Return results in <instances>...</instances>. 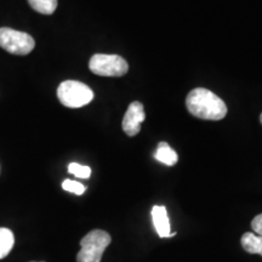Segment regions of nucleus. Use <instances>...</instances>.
<instances>
[{"mask_svg": "<svg viewBox=\"0 0 262 262\" xmlns=\"http://www.w3.org/2000/svg\"><path fill=\"white\" fill-rule=\"evenodd\" d=\"M146 119V113L143 104L135 101L127 108L125 116L123 118V130L127 136H135L141 131V123Z\"/></svg>", "mask_w": 262, "mask_h": 262, "instance_id": "423d86ee", "label": "nucleus"}, {"mask_svg": "<svg viewBox=\"0 0 262 262\" xmlns=\"http://www.w3.org/2000/svg\"><path fill=\"white\" fill-rule=\"evenodd\" d=\"M35 47V41L31 35L25 32L3 27L0 28V48L10 54L28 55Z\"/></svg>", "mask_w": 262, "mask_h": 262, "instance_id": "39448f33", "label": "nucleus"}, {"mask_svg": "<svg viewBox=\"0 0 262 262\" xmlns=\"http://www.w3.org/2000/svg\"><path fill=\"white\" fill-rule=\"evenodd\" d=\"M112 238L102 229H94L80 241V251L77 255V262H101L106 248Z\"/></svg>", "mask_w": 262, "mask_h": 262, "instance_id": "f03ea898", "label": "nucleus"}, {"mask_svg": "<svg viewBox=\"0 0 262 262\" xmlns=\"http://www.w3.org/2000/svg\"><path fill=\"white\" fill-rule=\"evenodd\" d=\"M89 68L94 74L101 77H123L129 71V64L119 55L96 54L91 57Z\"/></svg>", "mask_w": 262, "mask_h": 262, "instance_id": "20e7f679", "label": "nucleus"}, {"mask_svg": "<svg viewBox=\"0 0 262 262\" xmlns=\"http://www.w3.org/2000/svg\"><path fill=\"white\" fill-rule=\"evenodd\" d=\"M251 228L255 232V234L261 235L262 237V214L255 216L251 221Z\"/></svg>", "mask_w": 262, "mask_h": 262, "instance_id": "4468645a", "label": "nucleus"}, {"mask_svg": "<svg viewBox=\"0 0 262 262\" xmlns=\"http://www.w3.org/2000/svg\"><path fill=\"white\" fill-rule=\"evenodd\" d=\"M155 158L158 162L165 164L168 166H172L178 163L179 156L166 142H159L158 148L155 153Z\"/></svg>", "mask_w": 262, "mask_h": 262, "instance_id": "6e6552de", "label": "nucleus"}, {"mask_svg": "<svg viewBox=\"0 0 262 262\" xmlns=\"http://www.w3.org/2000/svg\"><path fill=\"white\" fill-rule=\"evenodd\" d=\"M260 122H261V124H262V113H261V116H260Z\"/></svg>", "mask_w": 262, "mask_h": 262, "instance_id": "2eb2a0df", "label": "nucleus"}, {"mask_svg": "<svg viewBox=\"0 0 262 262\" xmlns=\"http://www.w3.org/2000/svg\"><path fill=\"white\" fill-rule=\"evenodd\" d=\"M62 188H63L64 191L72 192V193H74V194H78V195L83 194V193L85 192V189H86L83 183L73 181V180H64V181L62 182Z\"/></svg>", "mask_w": 262, "mask_h": 262, "instance_id": "ddd939ff", "label": "nucleus"}, {"mask_svg": "<svg viewBox=\"0 0 262 262\" xmlns=\"http://www.w3.org/2000/svg\"><path fill=\"white\" fill-rule=\"evenodd\" d=\"M57 97L66 107L79 108L93 101L94 93L88 85L80 81L66 80L58 86Z\"/></svg>", "mask_w": 262, "mask_h": 262, "instance_id": "7ed1b4c3", "label": "nucleus"}, {"mask_svg": "<svg viewBox=\"0 0 262 262\" xmlns=\"http://www.w3.org/2000/svg\"><path fill=\"white\" fill-rule=\"evenodd\" d=\"M152 219L157 233L160 238H169L170 235V224L168 217V211L165 206H153L152 209Z\"/></svg>", "mask_w": 262, "mask_h": 262, "instance_id": "0eeeda50", "label": "nucleus"}, {"mask_svg": "<svg viewBox=\"0 0 262 262\" xmlns=\"http://www.w3.org/2000/svg\"><path fill=\"white\" fill-rule=\"evenodd\" d=\"M15 243L14 233L9 228L0 227V260L8 256Z\"/></svg>", "mask_w": 262, "mask_h": 262, "instance_id": "9d476101", "label": "nucleus"}, {"mask_svg": "<svg viewBox=\"0 0 262 262\" xmlns=\"http://www.w3.org/2000/svg\"><path fill=\"white\" fill-rule=\"evenodd\" d=\"M68 171L79 179H89L91 175V169L89 166L80 165L78 163H71L68 165Z\"/></svg>", "mask_w": 262, "mask_h": 262, "instance_id": "f8f14e48", "label": "nucleus"}, {"mask_svg": "<svg viewBox=\"0 0 262 262\" xmlns=\"http://www.w3.org/2000/svg\"><path fill=\"white\" fill-rule=\"evenodd\" d=\"M242 247L249 254H258L262 256V237L253 233V232H247L242 237Z\"/></svg>", "mask_w": 262, "mask_h": 262, "instance_id": "1a4fd4ad", "label": "nucleus"}, {"mask_svg": "<svg viewBox=\"0 0 262 262\" xmlns=\"http://www.w3.org/2000/svg\"><path fill=\"white\" fill-rule=\"evenodd\" d=\"M28 3L35 11L42 15L54 14L57 8V0H28Z\"/></svg>", "mask_w": 262, "mask_h": 262, "instance_id": "9b49d317", "label": "nucleus"}, {"mask_svg": "<svg viewBox=\"0 0 262 262\" xmlns=\"http://www.w3.org/2000/svg\"><path fill=\"white\" fill-rule=\"evenodd\" d=\"M186 107L193 117L205 120H221L227 114L224 100L205 88L189 91L186 97Z\"/></svg>", "mask_w": 262, "mask_h": 262, "instance_id": "f257e3e1", "label": "nucleus"}]
</instances>
